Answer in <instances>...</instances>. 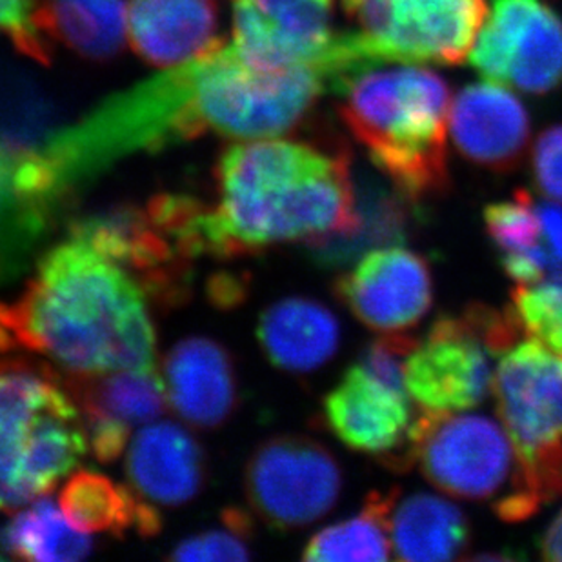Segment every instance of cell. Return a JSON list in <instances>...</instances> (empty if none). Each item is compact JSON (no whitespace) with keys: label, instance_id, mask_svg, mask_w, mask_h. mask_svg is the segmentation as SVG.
Listing matches in <instances>:
<instances>
[{"label":"cell","instance_id":"cell-1","mask_svg":"<svg viewBox=\"0 0 562 562\" xmlns=\"http://www.w3.org/2000/svg\"><path fill=\"white\" fill-rule=\"evenodd\" d=\"M328 86L318 64L265 69L223 41L179 68L108 97L41 146L60 201L138 151H160L206 133L276 137L299 126Z\"/></svg>","mask_w":562,"mask_h":562},{"label":"cell","instance_id":"cell-2","mask_svg":"<svg viewBox=\"0 0 562 562\" xmlns=\"http://www.w3.org/2000/svg\"><path fill=\"white\" fill-rule=\"evenodd\" d=\"M0 335L10 350L48 357L71 376L155 368L157 359L146 292L74 237L44 255L15 304H0Z\"/></svg>","mask_w":562,"mask_h":562},{"label":"cell","instance_id":"cell-3","mask_svg":"<svg viewBox=\"0 0 562 562\" xmlns=\"http://www.w3.org/2000/svg\"><path fill=\"white\" fill-rule=\"evenodd\" d=\"M217 206L204 218L206 254L240 257L281 243H315L351 232L356 182L348 155L295 140L224 149L215 168Z\"/></svg>","mask_w":562,"mask_h":562},{"label":"cell","instance_id":"cell-4","mask_svg":"<svg viewBox=\"0 0 562 562\" xmlns=\"http://www.w3.org/2000/svg\"><path fill=\"white\" fill-rule=\"evenodd\" d=\"M329 88L351 135L404 195L415 202L448 187L450 90L439 74L372 64L340 75Z\"/></svg>","mask_w":562,"mask_h":562},{"label":"cell","instance_id":"cell-5","mask_svg":"<svg viewBox=\"0 0 562 562\" xmlns=\"http://www.w3.org/2000/svg\"><path fill=\"white\" fill-rule=\"evenodd\" d=\"M88 450L79 406L55 376L0 361V512L49 494Z\"/></svg>","mask_w":562,"mask_h":562},{"label":"cell","instance_id":"cell-6","mask_svg":"<svg viewBox=\"0 0 562 562\" xmlns=\"http://www.w3.org/2000/svg\"><path fill=\"white\" fill-rule=\"evenodd\" d=\"M492 393L517 457L514 490L494 509L520 522L562 495V357L539 340H515L501 356Z\"/></svg>","mask_w":562,"mask_h":562},{"label":"cell","instance_id":"cell-7","mask_svg":"<svg viewBox=\"0 0 562 562\" xmlns=\"http://www.w3.org/2000/svg\"><path fill=\"white\" fill-rule=\"evenodd\" d=\"M512 312L473 306L461 317H440L409 353L404 386L423 414H459L484 403L494 382L490 357L519 339Z\"/></svg>","mask_w":562,"mask_h":562},{"label":"cell","instance_id":"cell-8","mask_svg":"<svg viewBox=\"0 0 562 562\" xmlns=\"http://www.w3.org/2000/svg\"><path fill=\"white\" fill-rule=\"evenodd\" d=\"M406 445L393 467L417 462L426 481L451 497L495 506L514 490V445L504 426L484 415L423 414Z\"/></svg>","mask_w":562,"mask_h":562},{"label":"cell","instance_id":"cell-9","mask_svg":"<svg viewBox=\"0 0 562 562\" xmlns=\"http://www.w3.org/2000/svg\"><path fill=\"white\" fill-rule=\"evenodd\" d=\"M368 60L461 64L484 19V0H342Z\"/></svg>","mask_w":562,"mask_h":562},{"label":"cell","instance_id":"cell-10","mask_svg":"<svg viewBox=\"0 0 562 562\" xmlns=\"http://www.w3.org/2000/svg\"><path fill=\"white\" fill-rule=\"evenodd\" d=\"M248 503L276 530H297L323 519L342 492L334 453L317 440L279 436L266 440L246 464Z\"/></svg>","mask_w":562,"mask_h":562},{"label":"cell","instance_id":"cell-11","mask_svg":"<svg viewBox=\"0 0 562 562\" xmlns=\"http://www.w3.org/2000/svg\"><path fill=\"white\" fill-rule=\"evenodd\" d=\"M470 63L484 80L542 95L562 82V19L542 0H494Z\"/></svg>","mask_w":562,"mask_h":562},{"label":"cell","instance_id":"cell-12","mask_svg":"<svg viewBox=\"0 0 562 562\" xmlns=\"http://www.w3.org/2000/svg\"><path fill=\"white\" fill-rule=\"evenodd\" d=\"M335 293L367 328L404 334L430 312L434 281L425 257L401 246H384L362 255L340 276Z\"/></svg>","mask_w":562,"mask_h":562},{"label":"cell","instance_id":"cell-13","mask_svg":"<svg viewBox=\"0 0 562 562\" xmlns=\"http://www.w3.org/2000/svg\"><path fill=\"white\" fill-rule=\"evenodd\" d=\"M69 237L123 266L157 301L176 303L187 295L190 260L177 250L146 207L117 206L90 213L71 224Z\"/></svg>","mask_w":562,"mask_h":562},{"label":"cell","instance_id":"cell-14","mask_svg":"<svg viewBox=\"0 0 562 562\" xmlns=\"http://www.w3.org/2000/svg\"><path fill=\"white\" fill-rule=\"evenodd\" d=\"M335 0H237L235 48L257 68L321 64L334 43Z\"/></svg>","mask_w":562,"mask_h":562},{"label":"cell","instance_id":"cell-15","mask_svg":"<svg viewBox=\"0 0 562 562\" xmlns=\"http://www.w3.org/2000/svg\"><path fill=\"white\" fill-rule=\"evenodd\" d=\"M69 387L79 406L91 453L104 464L123 456L135 426L157 419L170 403L165 381L155 368L74 376Z\"/></svg>","mask_w":562,"mask_h":562},{"label":"cell","instance_id":"cell-16","mask_svg":"<svg viewBox=\"0 0 562 562\" xmlns=\"http://www.w3.org/2000/svg\"><path fill=\"white\" fill-rule=\"evenodd\" d=\"M323 415L329 430L351 450L386 456L408 442V392L376 379L359 362L324 397Z\"/></svg>","mask_w":562,"mask_h":562},{"label":"cell","instance_id":"cell-17","mask_svg":"<svg viewBox=\"0 0 562 562\" xmlns=\"http://www.w3.org/2000/svg\"><path fill=\"white\" fill-rule=\"evenodd\" d=\"M450 130L462 157L501 173L515 170L530 144V117L526 108L494 82L467 86L456 97Z\"/></svg>","mask_w":562,"mask_h":562},{"label":"cell","instance_id":"cell-18","mask_svg":"<svg viewBox=\"0 0 562 562\" xmlns=\"http://www.w3.org/2000/svg\"><path fill=\"white\" fill-rule=\"evenodd\" d=\"M490 239L504 271L517 284H533L562 271V207L537 202L526 190L484 210Z\"/></svg>","mask_w":562,"mask_h":562},{"label":"cell","instance_id":"cell-19","mask_svg":"<svg viewBox=\"0 0 562 562\" xmlns=\"http://www.w3.org/2000/svg\"><path fill=\"white\" fill-rule=\"evenodd\" d=\"M162 381L177 414L204 430L224 425L239 398L229 351L207 337H188L177 342L166 356Z\"/></svg>","mask_w":562,"mask_h":562},{"label":"cell","instance_id":"cell-20","mask_svg":"<svg viewBox=\"0 0 562 562\" xmlns=\"http://www.w3.org/2000/svg\"><path fill=\"white\" fill-rule=\"evenodd\" d=\"M127 486L146 503L181 506L195 499L206 479V457L190 431L151 423L133 439L126 457Z\"/></svg>","mask_w":562,"mask_h":562},{"label":"cell","instance_id":"cell-21","mask_svg":"<svg viewBox=\"0 0 562 562\" xmlns=\"http://www.w3.org/2000/svg\"><path fill=\"white\" fill-rule=\"evenodd\" d=\"M215 0H132L127 33L135 54L157 68H173L195 59L221 38L215 37Z\"/></svg>","mask_w":562,"mask_h":562},{"label":"cell","instance_id":"cell-22","mask_svg":"<svg viewBox=\"0 0 562 562\" xmlns=\"http://www.w3.org/2000/svg\"><path fill=\"white\" fill-rule=\"evenodd\" d=\"M27 21L38 63L49 64L55 43L91 60L123 52V0H27Z\"/></svg>","mask_w":562,"mask_h":562},{"label":"cell","instance_id":"cell-23","mask_svg":"<svg viewBox=\"0 0 562 562\" xmlns=\"http://www.w3.org/2000/svg\"><path fill=\"white\" fill-rule=\"evenodd\" d=\"M257 337L273 367L288 373H312L339 350L340 326L324 304L290 297L262 312Z\"/></svg>","mask_w":562,"mask_h":562},{"label":"cell","instance_id":"cell-24","mask_svg":"<svg viewBox=\"0 0 562 562\" xmlns=\"http://www.w3.org/2000/svg\"><path fill=\"white\" fill-rule=\"evenodd\" d=\"M60 508L85 533L123 537L130 531L154 537L160 531L159 508L140 499L130 486L91 470L71 473L60 490Z\"/></svg>","mask_w":562,"mask_h":562},{"label":"cell","instance_id":"cell-25","mask_svg":"<svg viewBox=\"0 0 562 562\" xmlns=\"http://www.w3.org/2000/svg\"><path fill=\"white\" fill-rule=\"evenodd\" d=\"M409 202L395 184L364 177L356 182V224L351 232L310 243L312 257L323 266H345L368 251L397 245L406 239L409 226Z\"/></svg>","mask_w":562,"mask_h":562},{"label":"cell","instance_id":"cell-26","mask_svg":"<svg viewBox=\"0 0 562 562\" xmlns=\"http://www.w3.org/2000/svg\"><path fill=\"white\" fill-rule=\"evenodd\" d=\"M467 515L437 495L414 494L395 501L390 514L393 558L412 562L457 559L470 544Z\"/></svg>","mask_w":562,"mask_h":562},{"label":"cell","instance_id":"cell-27","mask_svg":"<svg viewBox=\"0 0 562 562\" xmlns=\"http://www.w3.org/2000/svg\"><path fill=\"white\" fill-rule=\"evenodd\" d=\"M397 497V490L373 492L359 514L315 533L304 547L303 561H387L393 555L390 514Z\"/></svg>","mask_w":562,"mask_h":562},{"label":"cell","instance_id":"cell-28","mask_svg":"<svg viewBox=\"0 0 562 562\" xmlns=\"http://www.w3.org/2000/svg\"><path fill=\"white\" fill-rule=\"evenodd\" d=\"M0 550L22 561L74 562L88 558L93 542L44 499L19 512L0 530Z\"/></svg>","mask_w":562,"mask_h":562},{"label":"cell","instance_id":"cell-29","mask_svg":"<svg viewBox=\"0 0 562 562\" xmlns=\"http://www.w3.org/2000/svg\"><path fill=\"white\" fill-rule=\"evenodd\" d=\"M514 315L531 339L562 357V271L512 292Z\"/></svg>","mask_w":562,"mask_h":562},{"label":"cell","instance_id":"cell-30","mask_svg":"<svg viewBox=\"0 0 562 562\" xmlns=\"http://www.w3.org/2000/svg\"><path fill=\"white\" fill-rule=\"evenodd\" d=\"M254 526L239 508H229L221 517V526L187 537L171 550V561L232 562L251 558Z\"/></svg>","mask_w":562,"mask_h":562},{"label":"cell","instance_id":"cell-31","mask_svg":"<svg viewBox=\"0 0 562 562\" xmlns=\"http://www.w3.org/2000/svg\"><path fill=\"white\" fill-rule=\"evenodd\" d=\"M531 171L542 195L562 204V124L548 127L537 138Z\"/></svg>","mask_w":562,"mask_h":562},{"label":"cell","instance_id":"cell-32","mask_svg":"<svg viewBox=\"0 0 562 562\" xmlns=\"http://www.w3.org/2000/svg\"><path fill=\"white\" fill-rule=\"evenodd\" d=\"M541 555L547 561L562 562V509L541 537Z\"/></svg>","mask_w":562,"mask_h":562},{"label":"cell","instance_id":"cell-33","mask_svg":"<svg viewBox=\"0 0 562 562\" xmlns=\"http://www.w3.org/2000/svg\"><path fill=\"white\" fill-rule=\"evenodd\" d=\"M0 144H2V143H0Z\"/></svg>","mask_w":562,"mask_h":562}]
</instances>
